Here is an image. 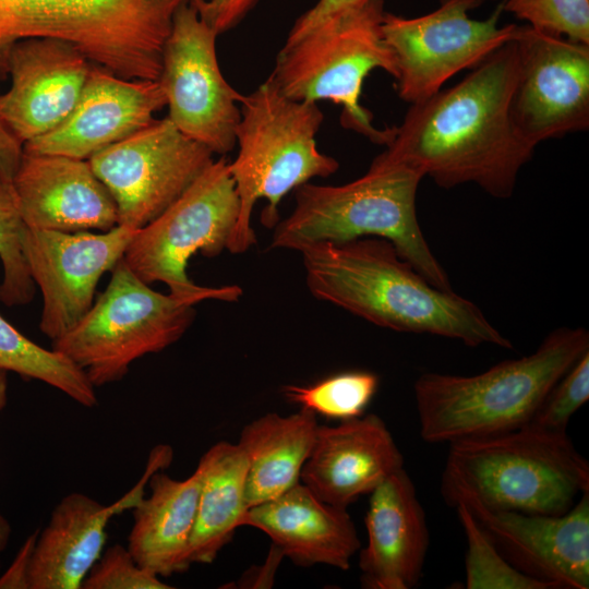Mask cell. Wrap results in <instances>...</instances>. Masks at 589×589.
<instances>
[{
	"label": "cell",
	"instance_id": "35",
	"mask_svg": "<svg viewBox=\"0 0 589 589\" xmlns=\"http://www.w3.org/2000/svg\"><path fill=\"white\" fill-rule=\"evenodd\" d=\"M368 1L370 0H317V2L311 9L302 13L297 19L286 40L292 41L299 38L324 19L334 13L363 4Z\"/></svg>",
	"mask_w": 589,
	"mask_h": 589
},
{
	"label": "cell",
	"instance_id": "2",
	"mask_svg": "<svg viewBox=\"0 0 589 589\" xmlns=\"http://www.w3.org/2000/svg\"><path fill=\"white\" fill-rule=\"evenodd\" d=\"M299 253L314 298L374 325L456 339L467 347L514 348L476 303L432 285L386 239L313 243Z\"/></svg>",
	"mask_w": 589,
	"mask_h": 589
},
{
	"label": "cell",
	"instance_id": "29",
	"mask_svg": "<svg viewBox=\"0 0 589 589\" xmlns=\"http://www.w3.org/2000/svg\"><path fill=\"white\" fill-rule=\"evenodd\" d=\"M12 179L0 171V261L3 271L0 301L8 306L27 304L35 294V283L22 248L25 224Z\"/></svg>",
	"mask_w": 589,
	"mask_h": 589
},
{
	"label": "cell",
	"instance_id": "3",
	"mask_svg": "<svg viewBox=\"0 0 589 589\" xmlns=\"http://www.w3.org/2000/svg\"><path fill=\"white\" fill-rule=\"evenodd\" d=\"M588 350L586 328L560 327L534 352L479 374H421L413 386L421 437L452 443L527 425L552 387Z\"/></svg>",
	"mask_w": 589,
	"mask_h": 589
},
{
	"label": "cell",
	"instance_id": "25",
	"mask_svg": "<svg viewBox=\"0 0 589 589\" xmlns=\"http://www.w3.org/2000/svg\"><path fill=\"white\" fill-rule=\"evenodd\" d=\"M316 414L301 408L289 416L266 413L248 423L238 444L248 459V507L269 501L300 482L317 431Z\"/></svg>",
	"mask_w": 589,
	"mask_h": 589
},
{
	"label": "cell",
	"instance_id": "31",
	"mask_svg": "<svg viewBox=\"0 0 589 589\" xmlns=\"http://www.w3.org/2000/svg\"><path fill=\"white\" fill-rule=\"evenodd\" d=\"M502 10L534 29L589 45V0H504Z\"/></svg>",
	"mask_w": 589,
	"mask_h": 589
},
{
	"label": "cell",
	"instance_id": "18",
	"mask_svg": "<svg viewBox=\"0 0 589 589\" xmlns=\"http://www.w3.org/2000/svg\"><path fill=\"white\" fill-rule=\"evenodd\" d=\"M92 62L71 44L52 38L16 43L9 55L10 87L0 112L23 143L46 134L74 109Z\"/></svg>",
	"mask_w": 589,
	"mask_h": 589
},
{
	"label": "cell",
	"instance_id": "15",
	"mask_svg": "<svg viewBox=\"0 0 589 589\" xmlns=\"http://www.w3.org/2000/svg\"><path fill=\"white\" fill-rule=\"evenodd\" d=\"M135 232L119 225L100 233L24 227L23 253L43 294L39 328L51 341L88 312L98 281L123 257Z\"/></svg>",
	"mask_w": 589,
	"mask_h": 589
},
{
	"label": "cell",
	"instance_id": "34",
	"mask_svg": "<svg viewBox=\"0 0 589 589\" xmlns=\"http://www.w3.org/2000/svg\"><path fill=\"white\" fill-rule=\"evenodd\" d=\"M259 0H190L200 17L218 35L236 27Z\"/></svg>",
	"mask_w": 589,
	"mask_h": 589
},
{
	"label": "cell",
	"instance_id": "22",
	"mask_svg": "<svg viewBox=\"0 0 589 589\" xmlns=\"http://www.w3.org/2000/svg\"><path fill=\"white\" fill-rule=\"evenodd\" d=\"M368 544L360 552L361 582L369 589H410L422 577L430 538L425 513L404 468L371 493Z\"/></svg>",
	"mask_w": 589,
	"mask_h": 589
},
{
	"label": "cell",
	"instance_id": "23",
	"mask_svg": "<svg viewBox=\"0 0 589 589\" xmlns=\"http://www.w3.org/2000/svg\"><path fill=\"white\" fill-rule=\"evenodd\" d=\"M243 526L263 531L277 553L304 567L324 564L347 570L361 548L347 508L323 502L301 482L250 507Z\"/></svg>",
	"mask_w": 589,
	"mask_h": 589
},
{
	"label": "cell",
	"instance_id": "38",
	"mask_svg": "<svg viewBox=\"0 0 589 589\" xmlns=\"http://www.w3.org/2000/svg\"><path fill=\"white\" fill-rule=\"evenodd\" d=\"M8 401V372L0 370V411L4 409ZM11 526L5 517L0 513V554L8 546L11 537Z\"/></svg>",
	"mask_w": 589,
	"mask_h": 589
},
{
	"label": "cell",
	"instance_id": "24",
	"mask_svg": "<svg viewBox=\"0 0 589 589\" xmlns=\"http://www.w3.org/2000/svg\"><path fill=\"white\" fill-rule=\"evenodd\" d=\"M201 471L183 480L155 471L148 479L149 494L132 508L133 522L128 550L134 560L159 577L189 569V549L196 519Z\"/></svg>",
	"mask_w": 589,
	"mask_h": 589
},
{
	"label": "cell",
	"instance_id": "4",
	"mask_svg": "<svg viewBox=\"0 0 589 589\" xmlns=\"http://www.w3.org/2000/svg\"><path fill=\"white\" fill-rule=\"evenodd\" d=\"M422 176L382 154L360 178L340 185L306 182L294 192L290 215L274 227L272 249L299 252L313 243L378 237L435 287L450 291L449 278L432 253L417 217Z\"/></svg>",
	"mask_w": 589,
	"mask_h": 589
},
{
	"label": "cell",
	"instance_id": "28",
	"mask_svg": "<svg viewBox=\"0 0 589 589\" xmlns=\"http://www.w3.org/2000/svg\"><path fill=\"white\" fill-rule=\"evenodd\" d=\"M378 386L376 374L348 371L308 386L286 385L285 397L301 408L328 419L346 421L363 416Z\"/></svg>",
	"mask_w": 589,
	"mask_h": 589
},
{
	"label": "cell",
	"instance_id": "36",
	"mask_svg": "<svg viewBox=\"0 0 589 589\" xmlns=\"http://www.w3.org/2000/svg\"><path fill=\"white\" fill-rule=\"evenodd\" d=\"M22 155L23 143L13 133L0 112V171L13 178Z\"/></svg>",
	"mask_w": 589,
	"mask_h": 589
},
{
	"label": "cell",
	"instance_id": "33",
	"mask_svg": "<svg viewBox=\"0 0 589 589\" xmlns=\"http://www.w3.org/2000/svg\"><path fill=\"white\" fill-rule=\"evenodd\" d=\"M160 577L142 567L127 546L113 544L103 551L81 589H169Z\"/></svg>",
	"mask_w": 589,
	"mask_h": 589
},
{
	"label": "cell",
	"instance_id": "30",
	"mask_svg": "<svg viewBox=\"0 0 589 589\" xmlns=\"http://www.w3.org/2000/svg\"><path fill=\"white\" fill-rule=\"evenodd\" d=\"M454 507L467 538L466 588L549 589L519 572L502 555L464 503Z\"/></svg>",
	"mask_w": 589,
	"mask_h": 589
},
{
	"label": "cell",
	"instance_id": "9",
	"mask_svg": "<svg viewBox=\"0 0 589 589\" xmlns=\"http://www.w3.org/2000/svg\"><path fill=\"white\" fill-rule=\"evenodd\" d=\"M111 271L88 312L52 341L95 388L121 381L135 360L178 341L195 316L194 302L154 290L123 257Z\"/></svg>",
	"mask_w": 589,
	"mask_h": 589
},
{
	"label": "cell",
	"instance_id": "5",
	"mask_svg": "<svg viewBox=\"0 0 589 589\" xmlns=\"http://www.w3.org/2000/svg\"><path fill=\"white\" fill-rule=\"evenodd\" d=\"M589 491V464L567 433L531 425L449 443L441 493L454 507L561 515Z\"/></svg>",
	"mask_w": 589,
	"mask_h": 589
},
{
	"label": "cell",
	"instance_id": "6",
	"mask_svg": "<svg viewBox=\"0 0 589 589\" xmlns=\"http://www.w3.org/2000/svg\"><path fill=\"white\" fill-rule=\"evenodd\" d=\"M323 120L317 103L288 98L269 79L243 95L236 130L238 153L229 163L240 214L227 251L244 253L256 243L251 216L257 200L267 202L262 225L274 229L280 220L279 204L289 192L338 170L337 159L316 145Z\"/></svg>",
	"mask_w": 589,
	"mask_h": 589
},
{
	"label": "cell",
	"instance_id": "12",
	"mask_svg": "<svg viewBox=\"0 0 589 589\" xmlns=\"http://www.w3.org/2000/svg\"><path fill=\"white\" fill-rule=\"evenodd\" d=\"M87 160L115 200L118 225L139 230L203 173L214 154L166 117L154 119Z\"/></svg>",
	"mask_w": 589,
	"mask_h": 589
},
{
	"label": "cell",
	"instance_id": "17",
	"mask_svg": "<svg viewBox=\"0 0 589 589\" xmlns=\"http://www.w3.org/2000/svg\"><path fill=\"white\" fill-rule=\"evenodd\" d=\"M168 466L167 455L154 448L142 478L109 505L81 492L63 496L52 509L46 527L37 534L27 572V588L81 589L104 551L110 519L132 509L145 495L149 477Z\"/></svg>",
	"mask_w": 589,
	"mask_h": 589
},
{
	"label": "cell",
	"instance_id": "20",
	"mask_svg": "<svg viewBox=\"0 0 589 589\" xmlns=\"http://www.w3.org/2000/svg\"><path fill=\"white\" fill-rule=\"evenodd\" d=\"M12 181L29 228L108 231L118 225L115 200L87 159L23 151Z\"/></svg>",
	"mask_w": 589,
	"mask_h": 589
},
{
	"label": "cell",
	"instance_id": "7",
	"mask_svg": "<svg viewBox=\"0 0 589 589\" xmlns=\"http://www.w3.org/2000/svg\"><path fill=\"white\" fill-rule=\"evenodd\" d=\"M190 0H0V74L24 39L67 41L128 80L157 81L178 9Z\"/></svg>",
	"mask_w": 589,
	"mask_h": 589
},
{
	"label": "cell",
	"instance_id": "13",
	"mask_svg": "<svg viewBox=\"0 0 589 589\" xmlns=\"http://www.w3.org/2000/svg\"><path fill=\"white\" fill-rule=\"evenodd\" d=\"M217 36L190 2L182 4L164 45L157 81L172 124L214 155L225 156L236 146L243 95L220 71Z\"/></svg>",
	"mask_w": 589,
	"mask_h": 589
},
{
	"label": "cell",
	"instance_id": "1",
	"mask_svg": "<svg viewBox=\"0 0 589 589\" xmlns=\"http://www.w3.org/2000/svg\"><path fill=\"white\" fill-rule=\"evenodd\" d=\"M516 73L512 38L456 85L411 104L381 154L443 189L474 183L495 199L510 197L536 148L510 118Z\"/></svg>",
	"mask_w": 589,
	"mask_h": 589
},
{
	"label": "cell",
	"instance_id": "19",
	"mask_svg": "<svg viewBox=\"0 0 589 589\" xmlns=\"http://www.w3.org/2000/svg\"><path fill=\"white\" fill-rule=\"evenodd\" d=\"M166 104L158 81L128 80L92 64L72 112L50 132L26 142L23 151L89 159L148 125Z\"/></svg>",
	"mask_w": 589,
	"mask_h": 589
},
{
	"label": "cell",
	"instance_id": "27",
	"mask_svg": "<svg viewBox=\"0 0 589 589\" xmlns=\"http://www.w3.org/2000/svg\"><path fill=\"white\" fill-rule=\"evenodd\" d=\"M0 370L40 381L83 407L98 404L95 387L65 356L46 349L17 330L0 314Z\"/></svg>",
	"mask_w": 589,
	"mask_h": 589
},
{
	"label": "cell",
	"instance_id": "21",
	"mask_svg": "<svg viewBox=\"0 0 589 589\" xmlns=\"http://www.w3.org/2000/svg\"><path fill=\"white\" fill-rule=\"evenodd\" d=\"M404 468V457L385 422L363 414L318 425L300 482L320 500L347 508Z\"/></svg>",
	"mask_w": 589,
	"mask_h": 589
},
{
	"label": "cell",
	"instance_id": "11",
	"mask_svg": "<svg viewBox=\"0 0 589 589\" xmlns=\"http://www.w3.org/2000/svg\"><path fill=\"white\" fill-rule=\"evenodd\" d=\"M468 11L461 0H444L417 17L385 12L382 31L395 58L396 89L404 101L429 98L513 38L517 24H498L502 3L485 20L470 19Z\"/></svg>",
	"mask_w": 589,
	"mask_h": 589
},
{
	"label": "cell",
	"instance_id": "8",
	"mask_svg": "<svg viewBox=\"0 0 589 589\" xmlns=\"http://www.w3.org/2000/svg\"><path fill=\"white\" fill-rule=\"evenodd\" d=\"M385 12L384 0H370L329 15L296 40L285 41L268 79L288 98L341 106L344 128L386 146L395 127L376 128L360 104L362 85L373 70L396 75L382 31Z\"/></svg>",
	"mask_w": 589,
	"mask_h": 589
},
{
	"label": "cell",
	"instance_id": "37",
	"mask_svg": "<svg viewBox=\"0 0 589 589\" xmlns=\"http://www.w3.org/2000/svg\"><path fill=\"white\" fill-rule=\"evenodd\" d=\"M37 534L35 532L25 540L9 569L0 577V588H27V572Z\"/></svg>",
	"mask_w": 589,
	"mask_h": 589
},
{
	"label": "cell",
	"instance_id": "10",
	"mask_svg": "<svg viewBox=\"0 0 589 589\" xmlns=\"http://www.w3.org/2000/svg\"><path fill=\"white\" fill-rule=\"evenodd\" d=\"M240 214V201L220 156L158 217L136 230L123 260L146 284L164 283L169 293L195 304L207 299L236 302L238 286L203 287L187 274L195 253L215 257L227 250Z\"/></svg>",
	"mask_w": 589,
	"mask_h": 589
},
{
	"label": "cell",
	"instance_id": "32",
	"mask_svg": "<svg viewBox=\"0 0 589 589\" xmlns=\"http://www.w3.org/2000/svg\"><path fill=\"white\" fill-rule=\"evenodd\" d=\"M589 399V350L549 392L527 425L552 433H567L574 413Z\"/></svg>",
	"mask_w": 589,
	"mask_h": 589
},
{
	"label": "cell",
	"instance_id": "26",
	"mask_svg": "<svg viewBox=\"0 0 589 589\" xmlns=\"http://www.w3.org/2000/svg\"><path fill=\"white\" fill-rule=\"evenodd\" d=\"M197 468L202 481L189 549L191 565L214 562L243 526L249 509L244 497L248 459L238 443L221 441L212 445Z\"/></svg>",
	"mask_w": 589,
	"mask_h": 589
},
{
	"label": "cell",
	"instance_id": "39",
	"mask_svg": "<svg viewBox=\"0 0 589 589\" xmlns=\"http://www.w3.org/2000/svg\"><path fill=\"white\" fill-rule=\"evenodd\" d=\"M444 1V0H441ZM469 10L476 9L480 5H482L486 1H495V0H461Z\"/></svg>",
	"mask_w": 589,
	"mask_h": 589
},
{
	"label": "cell",
	"instance_id": "16",
	"mask_svg": "<svg viewBox=\"0 0 589 589\" xmlns=\"http://www.w3.org/2000/svg\"><path fill=\"white\" fill-rule=\"evenodd\" d=\"M457 503L469 508L519 572L549 589L589 588V491L561 515L491 510L472 501Z\"/></svg>",
	"mask_w": 589,
	"mask_h": 589
},
{
	"label": "cell",
	"instance_id": "14",
	"mask_svg": "<svg viewBox=\"0 0 589 589\" xmlns=\"http://www.w3.org/2000/svg\"><path fill=\"white\" fill-rule=\"evenodd\" d=\"M517 73L509 113L532 146L589 128V45L524 24L514 33Z\"/></svg>",
	"mask_w": 589,
	"mask_h": 589
}]
</instances>
